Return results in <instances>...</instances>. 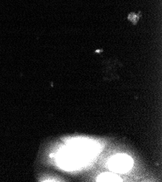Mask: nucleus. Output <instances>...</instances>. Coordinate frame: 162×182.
Segmentation results:
<instances>
[{"label": "nucleus", "mask_w": 162, "mask_h": 182, "mask_svg": "<svg viewBox=\"0 0 162 182\" xmlns=\"http://www.w3.org/2000/svg\"><path fill=\"white\" fill-rule=\"evenodd\" d=\"M132 158L126 154H118L113 156L108 161V168L116 173H125L133 166Z\"/></svg>", "instance_id": "f257e3e1"}, {"label": "nucleus", "mask_w": 162, "mask_h": 182, "mask_svg": "<svg viewBox=\"0 0 162 182\" xmlns=\"http://www.w3.org/2000/svg\"><path fill=\"white\" fill-rule=\"evenodd\" d=\"M121 180L119 176L112 173H101L97 178L98 181H121Z\"/></svg>", "instance_id": "f03ea898"}, {"label": "nucleus", "mask_w": 162, "mask_h": 182, "mask_svg": "<svg viewBox=\"0 0 162 182\" xmlns=\"http://www.w3.org/2000/svg\"><path fill=\"white\" fill-rule=\"evenodd\" d=\"M142 15V13L139 12L138 13H131L128 15V20L131 21L132 23H133L134 24L137 23L138 21V20L140 19V18Z\"/></svg>", "instance_id": "7ed1b4c3"}]
</instances>
